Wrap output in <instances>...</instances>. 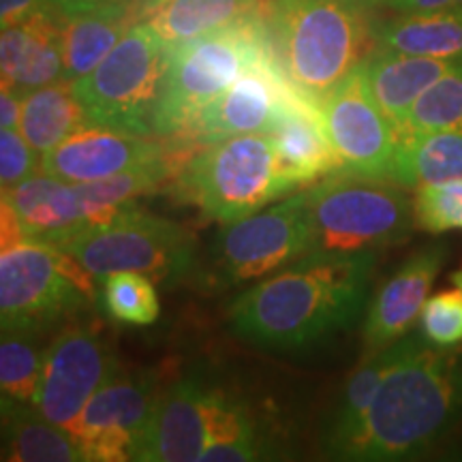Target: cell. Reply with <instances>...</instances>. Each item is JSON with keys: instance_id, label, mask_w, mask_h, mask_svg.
I'll list each match as a JSON object with an SVG mask.
<instances>
[{"instance_id": "26", "label": "cell", "mask_w": 462, "mask_h": 462, "mask_svg": "<svg viewBox=\"0 0 462 462\" xmlns=\"http://www.w3.org/2000/svg\"><path fill=\"white\" fill-rule=\"evenodd\" d=\"M377 48L462 62V7L401 14L377 26Z\"/></svg>"}, {"instance_id": "20", "label": "cell", "mask_w": 462, "mask_h": 462, "mask_svg": "<svg viewBox=\"0 0 462 462\" xmlns=\"http://www.w3.org/2000/svg\"><path fill=\"white\" fill-rule=\"evenodd\" d=\"M456 65L458 62L441 58L374 48L364 60L362 71L374 103L401 137L407 133L409 116L420 97Z\"/></svg>"}, {"instance_id": "10", "label": "cell", "mask_w": 462, "mask_h": 462, "mask_svg": "<svg viewBox=\"0 0 462 462\" xmlns=\"http://www.w3.org/2000/svg\"><path fill=\"white\" fill-rule=\"evenodd\" d=\"M313 253L306 190L225 223L215 245L218 273L227 285L262 281Z\"/></svg>"}, {"instance_id": "7", "label": "cell", "mask_w": 462, "mask_h": 462, "mask_svg": "<svg viewBox=\"0 0 462 462\" xmlns=\"http://www.w3.org/2000/svg\"><path fill=\"white\" fill-rule=\"evenodd\" d=\"M170 50L148 24H133L116 48L73 92L88 116V126L152 135V118L163 95Z\"/></svg>"}, {"instance_id": "37", "label": "cell", "mask_w": 462, "mask_h": 462, "mask_svg": "<svg viewBox=\"0 0 462 462\" xmlns=\"http://www.w3.org/2000/svg\"><path fill=\"white\" fill-rule=\"evenodd\" d=\"M388 7L398 14H418V11L462 7V0H390Z\"/></svg>"}, {"instance_id": "33", "label": "cell", "mask_w": 462, "mask_h": 462, "mask_svg": "<svg viewBox=\"0 0 462 462\" xmlns=\"http://www.w3.org/2000/svg\"><path fill=\"white\" fill-rule=\"evenodd\" d=\"M420 334L439 349L462 343V289H448L426 300L420 313Z\"/></svg>"}, {"instance_id": "17", "label": "cell", "mask_w": 462, "mask_h": 462, "mask_svg": "<svg viewBox=\"0 0 462 462\" xmlns=\"http://www.w3.org/2000/svg\"><path fill=\"white\" fill-rule=\"evenodd\" d=\"M446 262L448 248L443 245L421 246L377 289L362 330L366 356L407 337Z\"/></svg>"}, {"instance_id": "2", "label": "cell", "mask_w": 462, "mask_h": 462, "mask_svg": "<svg viewBox=\"0 0 462 462\" xmlns=\"http://www.w3.org/2000/svg\"><path fill=\"white\" fill-rule=\"evenodd\" d=\"M462 407V364L456 354L409 337L396 366L383 379L360 430L340 460H402L424 452Z\"/></svg>"}, {"instance_id": "8", "label": "cell", "mask_w": 462, "mask_h": 462, "mask_svg": "<svg viewBox=\"0 0 462 462\" xmlns=\"http://www.w3.org/2000/svg\"><path fill=\"white\" fill-rule=\"evenodd\" d=\"M90 276L137 273L154 282H180L195 268V240L182 225L129 206L106 223L88 225L62 242Z\"/></svg>"}, {"instance_id": "11", "label": "cell", "mask_w": 462, "mask_h": 462, "mask_svg": "<svg viewBox=\"0 0 462 462\" xmlns=\"http://www.w3.org/2000/svg\"><path fill=\"white\" fill-rule=\"evenodd\" d=\"M120 371L114 346L97 323L69 326L45 349L32 407L69 429L95 392Z\"/></svg>"}, {"instance_id": "29", "label": "cell", "mask_w": 462, "mask_h": 462, "mask_svg": "<svg viewBox=\"0 0 462 462\" xmlns=\"http://www.w3.org/2000/svg\"><path fill=\"white\" fill-rule=\"evenodd\" d=\"M45 328L0 323V404H32L42 377Z\"/></svg>"}, {"instance_id": "42", "label": "cell", "mask_w": 462, "mask_h": 462, "mask_svg": "<svg viewBox=\"0 0 462 462\" xmlns=\"http://www.w3.org/2000/svg\"><path fill=\"white\" fill-rule=\"evenodd\" d=\"M103 3H118V5H126L129 0H103Z\"/></svg>"}, {"instance_id": "32", "label": "cell", "mask_w": 462, "mask_h": 462, "mask_svg": "<svg viewBox=\"0 0 462 462\" xmlns=\"http://www.w3.org/2000/svg\"><path fill=\"white\" fill-rule=\"evenodd\" d=\"M415 227L429 234L462 229V182L421 184L413 198Z\"/></svg>"}, {"instance_id": "21", "label": "cell", "mask_w": 462, "mask_h": 462, "mask_svg": "<svg viewBox=\"0 0 462 462\" xmlns=\"http://www.w3.org/2000/svg\"><path fill=\"white\" fill-rule=\"evenodd\" d=\"M7 190L26 240L60 246L86 227L75 184L50 173L28 176Z\"/></svg>"}, {"instance_id": "3", "label": "cell", "mask_w": 462, "mask_h": 462, "mask_svg": "<svg viewBox=\"0 0 462 462\" xmlns=\"http://www.w3.org/2000/svg\"><path fill=\"white\" fill-rule=\"evenodd\" d=\"M273 42L282 73L319 103L377 48L368 7L351 0H274Z\"/></svg>"}, {"instance_id": "24", "label": "cell", "mask_w": 462, "mask_h": 462, "mask_svg": "<svg viewBox=\"0 0 462 462\" xmlns=\"http://www.w3.org/2000/svg\"><path fill=\"white\" fill-rule=\"evenodd\" d=\"M0 460L86 462L84 449L65 426L51 424L32 404H0Z\"/></svg>"}, {"instance_id": "27", "label": "cell", "mask_w": 462, "mask_h": 462, "mask_svg": "<svg viewBox=\"0 0 462 462\" xmlns=\"http://www.w3.org/2000/svg\"><path fill=\"white\" fill-rule=\"evenodd\" d=\"M84 126H88V116L71 82L62 79L22 97L17 131L37 154L56 148Z\"/></svg>"}, {"instance_id": "30", "label": "cell", "mask_w": 462, "mask_h": 462, "mask_svg": "<svg viewBox=\"0 0 462 462\" xmlns=\"http://www.w3.org/2000/svg\"><path fill=\"white\" fill-rule=\"evenodd\" d=\"M103 282V304L114 319L129 326H152L161 315L154 281L137 273H114Z\"/></svg>"}, {"instance_id": "31", "label": "cell", "mask_w": 462, "mask_h": 462, "mask_svg": "<svg viewBox=\"0 0 462 462\" xmlns=\"http://www.w3.org/2000/svg\"><path fill=\"white\" fill-rule=\"evenodd\" d=\"M443 129L462 131V62L437 79L409 116L407 133Z\"/></svg>"}, {"instance_id": "22", "label": "cell", "mask_w": 462, "mask_h": 462, "mask_svg": "<svg viewBox=\"0 0 462 462\" xmlns=\"http://www.w3.org/2000/svg\"><path fill=\"white\" fill-rule=\"evenodd\" d=\"M62 17V79L88 75L131 28V9L118 3L86 5Z\"/></svg>"}, {"instance_id": "41", "label": "cell", "mask_w": 462, "mask_h": 462, "mask_svg": "<svg viewBox=\"0 0 462 462\" xmlns=\"http://www.w3.org/2000/svg\"><path fill=\"white\" fill-rule=\"evenodd\" d=\"M154 3H159V0H140V5H137V9H140V7H148V5H154Z\"/></svg>"}, {"instance_id": "15", "label": "cell", "mask_w": 462, "mask_h": 462, "mask_svg": "<svg viewBox=\"0 0 462 462\" xmlns=\"http://www.w3.org/2000/svg\"><path fill=\"white\" fill-rule=\"evenodd\" d=\"M298 92L282 73L276 54L263 56L198 116L190 129L178 137L212 143L242 133H270L289 101Z\"/></svg>"}, {"instance_id": "38", "label": "cell", "mask_w": 462, "mask_h": 462, "mask_svg": "<svg viewBox=\"0 0 462 462\" xmlns=\"http://www.w3.org/2000/svg\"><path fill=\"white\" fill-rule=\"evenodd\" d=\"M20 103L22 97L7 88H0V126L17 129L20 125Z\"/></svg>"}, {"instance_id": "35", "label": "cell", "mask_w": 462, "mask_h": 462, "mask_svg": "<svg viewBox=\"0 0 462 462\" xmlns=\"http://www.w3.org/2000/svg\"><path fill=\"white\" fill-rule=\"evenodd\" d=\"M62 0H0V31L24 22L42 11H58L60 14Z\"/></svg>"}, {"instance_id": "5", "label": "cell", "mask_w": 462, "mask_h": 462, "mask_svg": "<svg viewBox=\"0 0 462 462\" xmlns=\"http://www.w3.org/2000/svg\"><path fill=\"white\" fill-rule=\"evenodd\" d=\"M173 190L225 225L262 210L293 187L282 176L273 135L242 133L195 150L173 178Z\"/></svg>"}, {"instance_id": "34", "label": "cell", "mask_w": 462, "mask_h": 462, "mask_svg": "<svg viewBox=\"0 0 462 462\" xmlns=\"http://www.w3.org/2000/svg\"><path fill=\"white\" fill-rule=\"evenodd\" d=\"M37 152L17 129L0 126V189H11L37 171Z\"/></svg>"}, {"instance_id": "1", "label": "cell", "mask_w": 462, "mask_h": 462, "mask_svg": "<svg viewBox=\"0 0 462 462\" xmlns=\"http://www.w3.org/2000/svg\"><path fill=\"white\" fill-rule=\"evenodd\" d=\"M373 268L374 251L309 253L236 298L227 313L231 330L273 351L319 343L362 313Z\"/></svg>"}, {"instance_id": "18", "label": "cell", "mask_w": 462, "mask_h": 462, "mask_svg": "<svg viewBox=\"0 0 462 462\" xmlns=\"http://www.w3.org/2000/svg\"><path fill=\"white\" fill-rule=\"evenodd\" d=\"M62 17L42 11L0 31V88L24 97L62 82Z\"/></svg>"}, {"instance_id": "23", "label": "cell", "mask_w": 462, "mask_h": 462, "mask_svg": "<svg viewBox=\"0 0 462 462\" xmlns=\"http://www.w3.org/2000/svg\"><path fill=\"white\" fill-rule=\"evenodd\" d=\"M273 9L274 3L268 7L265 0H159L137 9V15L171 48Z\"/></svg>"}, {"instance_id": "14", "label": "cell", "mask_w": 462, "mask_h": 462, "mask_svg": "<svg viewBox=\"0 0 462 462\" xmlns=\"http://www.w3.org/2000/svg\"><path fill=\"white\" fill-rule=\"evenodd\" d=\"M231 396L204 374H189L161 392L135 460L195 462L217 435Z\"/></svg>"}, {"instance_id": "25", "label": "cell", "mask_w": 462, "mask_h": 462, "mask_svg": "<svg viewBox=\"0 0 462 462\" xmlns=\"http://www.w3.org/2000/svg\"><path fill=\"white\" fill-rule=\"evenodd\" d=\"M390 180L404 189L462 182V131H411L398 137Z\"/></svg>"}, {"instance_id": "19", "label": "cell", "mask_w": 462, "mask_h": 462, "mask_svg": "<svg viewBox=\"0 0 462 462\" xmlns=\"http://www.w3.org/2000/svg\"><path fill=\"white\" fill-rule=\"evenodd\" d=\"M270 135L279 154L282 176L293 189L343 171V163L323 131L317 103L300 92L289 97Z\"/></svg>"}, {"instance_id": "4", "label": "cell", "mask_w": 462, "mask_h": 462, "mask_svg": "<svg viewBox=\"0 0 462 462\" xmlns=\"http://www.w3.org/2000/svg\"><path fill=\"white\" fill-rule=\"evenodd\" d=\"M274 11V9H273ZM273 11L245 17L180 45H171L163 95L152 118V135H182L248 67L276 54Z\"/></svg>"}, {"instance_id": "9", "label": "cell", "mask_w": 462, "mask_h": 462, "mask_svg": "<svg viewBox=\"0 0 462 462\" xmlns=\"http://www.w3.org/2000/svg\"><path fill=\"white\" fill-rule=\"evenodd\" d=\"M95 276L54 245L26 240L0 253V323L48 328L95 300Z\"/></svg>"}, {"instance_id": "12", "label": "cell", "mask_w": 462, "mask_h": 462, "mask_svg": "<svg viewBox=\"0 0 462 462\" xmlns=\"http://www.w3.org/2000/svg\"><path fill=\"white\" fill-rule=\"evenodd\" d=\"M152 373L120 371L95 392L69 426L84 449L86 462L135 460L159 401Z\"/></svg>"}, {"instance_id": "28", "label": "cell", "mask_w": 462, "mask_h": 462, "mask_svg": "<svg viewBox=\"0 0 462 462\" xmlns=\"http://www.w3.org/2000/svg\"><path fill=\"white\" fill-rule=\"evenodd\" d=\"M409 337L411 334L396 340L394 345L385 346V349L368 354L362 366L345 383L338 411L334 415L330 430L326 435V452L332 458H338L346 443L360 430L362 421L366 418L381 383H383L388 373L396 366V362L401 360L404 351H407Z\"/></svg>"}, {"instance_id": "39", "label": "cell", "mask_w": 462, "mask_h": 462, "mask_svg": "<svg viewBox=\"0 0 462 462\" xmlns=\"http://www.w3.org/2000/svg\"><path fill=\"white\" fill-rule=\"evenodd\" d=\"M351 3L362 5V7H374V5H388L390 0H351Z\"/></svg>"}, {"instance_id": "6", "label": "cell", "mask_w": 462, "mask_h": 462, "mask_svg": "<svg viewBox=\"0 0 462 462\" xmlns=\"http://www.w3.org/2000/svg\"><path fill=\"white\" fill-rule=\"evenodd\" d=\"M313 253H366L409 238L413 199L388 178L337 171L306 189Z\"/></svg>"}, {"instance_id": "13", "label": "cell", "mask_w": 462, "mask_h": 462, "mask_svg": "<svg viewBox=\"0 0 462 462\" xmlns=\"http://www.w3.org/2000/svg\"><path fill=\"white\" fill-rule=\"evenodd\" d=\"M362 65L328 92L317 109L343 171L390 180L398 133L374 103Z\"/></svg>"}, {"instance_id": "16", "label": "cell", "mask_w": 462, "mask_h": 462, "mask_svg": "<svg viewBox=\"0 0 462 462\" xmlns=\"http://www.w3.org/2000/svg\"><path fill=\"white\" fill-rule=\"evenodd\" d=\"M167 159V143L150 142L137 133L84 126L39 159L43 173L62 182L106 180Z\"/></svg>"}, {"instance_id": "40", "label": "cell", "mask_w": 462, "mask_h": 462, "mask_svg": "<svg viewBox=\"0 0 462 462\" xmlns=\"http://www.w3.org/2000/svg\"><path fill=\"white\" fill-rule=\"evenodd\" d=\"M449 281L454 282V287H458V289H462V268L460 270H456V273L449 276Z\"/></svg>"}, {"instance_id": "36", "label": "cell", "mask_w": 462, "mask_h": 462, "mask_svg": "<svg viewBox=\"0 0 462 462\" xmlns=\"http://www.w3.org/2000/svg\"><path fill=\"white\" fill-rule=\"evenodd\" d=\"M26 242V234L22 229L14 204H11L7 190L0 189V253L20 246Z\"/></svg>"}]
</instances>
